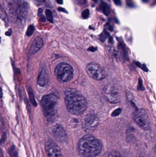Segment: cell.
I'll list each match as a JSON object with an SVG mask.
<instances>
[{
    "label": "cell",
    "mask_w": 156,
    "mask_h": 157,
    "mask_svg": "<svg viewBox=\"0 0 156 157\" xmlns=\"http://www.w3.org/2000/svg\"><path fill=\"white\" fill-rule=\"evenodd\" d=\"M102 143L91 134L81 138L78 143V151L82 157H96L102 152Z\"/></svg>",
    "instance_id": "1"
},
{
    "label": "cell",
    "mask_w": 156,
    "mask_h": 157,
    "mask_svg": "<svg viewBox=\"0 0 156 157\" xmlns=\"http://www.w3.org/2000/svg\"><path fill=\"white\" fill-rule=\"evenodd\" d=\"M65 102L67 110L73 115L83 114L87 107V101L84 97L72 89L65 91Z\"/></svg>",
    "instance_id": "2"
},
{
    "label": "cell",
    "mask_w": 156,
    "mask_h": 157,
    "mask_svg": "<svg viewBox=\"0 0 156 157\" xmlns=\"http://www.w3.org/2000/svg\"><path fill=\"white\" fill-rule=\"evenodd\" d=\"M43 113L47 120L53 122L55 120L57 113L58 98L54 94L44 96L41 101Z\"/></svg>",
    "instance_id": "3"
},
{
    "label": "cell",
    "mask_w": 156,
    "mask_h": 157,
    "mask_svg": "<svg viewBox=\"0 0 156 157\" xmlns=\"http://www.w3.org/2000/svg\"><path fill=\"white\" fill-rule=\"evenodd\" d=\"M54 74L57 80L65 82L72 80L73 75V69L72 66L67 63H62L57 65L54 70Z\"/></svg>",
    "instance_id": "4"
},
{
    "label": "cell",
    "mask_w": 156,
    "mask_h": 157,
    "mask_svg": "<svg viewBox=\"0 0 156 157\" xmlns=\"http://www.w3.org/2000/svg\"><path fill=\"white\" fill-rule=\"evenodd\" d=\"M133 119L142 129L146 131L150 130V120L149 114L144 109H139L135 111L133 113Z\"/></svg>",
    "instance_id": "5"
},
{
    "label": "cell",
    "mask_w": 156,
    "mask_h": 157,
    "mask_svg": "<svg viewBox=\"0 0 156 157\" xmlns=\"http://www.w3.org/2000/svg\"><path fill=\"white\" fill-rule=\"evenodd\" d=\"M102 94L104 99L110 103L116 104L121 101V97L119 91L112 85H105L102 90Z\"/></svg>",
    "instance_id": "6"
},
{
    "label": "cell",
    "mask_w": 156,
    "mask_h": 157,
    "mask_svg": "<svg viewBox=\"0 0 156 157\" xmlns=\"http://www.w3.org/2000/svg\"><path fill=\"white\" fill-rule=\"evenodd\" d=\"M86 71L89 76L97 81L103 80L107 75L104 68L96 63H88L86 67Z\"/></svg>",
    "instance_id": "7"
},
{
    "label": "cell",
    "mask_w": 156,
    "mask_h": 157,
    "mask_svg": "<svg viewBox=\"0 0 156 157\" xmlns=\"http://www.w3.org/2000/svg\"><path fill=\"white\" fill-rule=\"evenodd\" d=\"M99 119L94 113H89L84 119L82 123L83 130L90 133L93 132L99 124Z\"/></svg>",
    "instance_id": "8"
},
{
    "label": "cell",
    "mask_w": 156,
    "mask_h": 157,
    "mask_svg": "<svg viewBox=\"0 0 156 157\" xmlns=\"http://www.w3.org/2000/svg\"><path fill=\"white\" fill-rule=\"evenodd\" d=\"M45 149L48 157H64L59 146L51 139L46 142Z\"/></svg>",
    "instance_id": "9"
},
{
    "label": "cell",
    "mask_w": 156,
    "mask_h": 157,
    "mask_svg": "<svg viewBox=\"0 0 156 157\" xmlns=\"http://www.w3.org/2000/svg\"><path fill=\"white\" fill-rule=\"evenodd\" d=\"M52 133L54 138L58 142H64L67 139L66 132L64 128L60 125L57 124L54 126Z\"/></svg>",
    "instance_id": "10"
},
{
    "label": "cell",
    "mask_w": 156,
    "mask_h": 157,
    "mask_svg": "<svg viewBox=\"0 0 156 157\" xmlns=\"http://www.w3.org/2000/svg\"><path fill=\"white\" fill-rule=\"evenodd\" d=\"M44 43L43 39L40 36H37L32 43L29 50L31 54H35L43 48Z\"/></svg>",
    "instance_id": "11"
},
{
    "label": "cell",
    "mask_w": 156,
    "mask_h": 157,
    "mask_svg": "<svg viewBox=\"0 0 156 157\" xmlns=\"http://www.w3.org/2000/svg\"><path fill=\"white\" fill-rule=\"evenodd\" d=\"M49 82V78L47 71L46 68H43L38 77L37 83L41 87H45L48 85Z\"/></svg>",
    "instance_id": "12"
},
{
    "label": "cell",
    "mask_w": 156,
    "mask_h": 157,
    "mask_svg": "<svg viewBox=\"0 0 156 157\" xmlns=\"http://www.w3.org/2000/svg\"><path fill=\"white\" fill-rule=\"evenodd\" d=\"M100 8L102 10V12L106 16H108L110 13V9L109 5L104 2H101L100 5Z\"/></svg>",
    "instance_id": "13"
},
{
    "label": "cell",
    "mask_w": 156,
    "mask_h": 157,
    "mask_svg": "<svg viewBox=\"0 0 156 157\" xmlns=\"http://www.w3.org/2000/svg\"><path fill=\"white\" fill-rule=\"evenodd\" d=\"M0 17L2 20L5 22V24H7V23H8V22L7 15L1 4H0Z\"/></svg>",
    "instance_id": "14"
},
{
    "label": "cell",
    "mask_w": 156,
    "mask_h": 157,
    "mask_svg": "<svg viewBox=\"0 0 156 157\" xmlns=\"http://www.w3.org/2000/svg\"><path fill=\"white\" fill-rule=\"evenodd\" d=\"M28 95H29V99L30 102L32 103L34 106L36 107L37 106V103L35 101V97H34V93L33 91L31 88H29L28 89Z\"/></svg>",
    "instance_id": "15"
},
{
    "label": "cell",
    "mask_w": 156,
    "mask_h": 157,
    "mask_svg": "<svg viewBox=\"0 0 156 157\" xmlns=\"http://www.w3.org/2000/svg\"><path fill=\"white\" fill-rule=\"evenodd\" d=\"M104 157H124L119 152L116 151H113L105 155Z\"/></svg>",
    "instance_id": "16"
},
{
    "label": "cell",
    "mask_w": 156,
    "mask_h": 157,
    "mask_svg": "<svg viewBox=\"0 0 156 157\" xmlns=\"http://www.w3.org/2000/svg\"><path fill=\"white\" fill-rule=\"evenodd\" d=\"M46 15L48 20L51 23H53V17L52 13L50 9H46Z\"/></svg>",
    "instance_id": "17"
},
{
    "label": "cell",
    "mask_w": 156,
    "mask_h": 157,
    "mask_svg": "<svg viewBox=\"0 0 156 157\" xmlns=\"http://www.w3.org/2000/svg\"><path fill=\"white\" fill-rule=\"evenodd\" d=\"M9 153L11 157H18V152H17L16 147L14 146H11L9 150Z\"/></svg>",
    "instance_id": "18"
},
{
    "label": "cell",
    "mask_w": 156,
    "mask_h": 157,
    "mask_svg": "<svg viewBox=\"0 0 156 157\" xmlns=\"http://www.w3.org/2000/svg\"><path fill=\"white\" fill-rule=\"evenodd\" d=\"M35 30V27L33 25H30L28 28L27 30L26 31V35L28 36H30L32 35L34 33Z\"/></svg>",
    "instance_id": "19"
},
{
    "label": "cell",
    "mask_w": 156,
    "mask_h": 157,
    "mask_svg": "<svg viewBox=\"0 0 156 157\" xmlns=\"http://www.w3.org/2000/svg\"><path fill=\"white\" fill-rule=\"evenodd\" d=\"M89 10L88 9H86L85 10H84L82 14H81V17L84 18V19H87L89 17Z\"/></svg>",
    "instance_id": "20"
},
{
    "label": "cell",
    "mask_w": 156,
    "mask_h": 157,
    "mask_svg": "<svg viewBox=\"0 0 156 157\" xmlns=\"http://www.w3.org/2000/svg\"><path fill=\"white\" fill-rule=\"evenodd\" d=\"M6 139H7V135L5 133H4L1 137V139L0 140V144L2 145V144L4 143L5 141L6 140Z\"/></svg>",
    "instance_id": "21"
},
{
    "label": "cell",
    "mask_w": 156,
    "mask_h": 157,
    "mask_svg": "<svg viewBox=\"0 0 156 157\" xmlns=\"http://www.w3.org/2000/svg\"><path fill=\"white\" fill-rule=\"evenodd\" d=\"M58 11L59 12H63V13H66V14H68V12L65 8H61V7H59V8H58Z\"/></svg>",
    "instance_id": "22"
},
{
    "label": "cell",
    "mask_w": 156,
    "mask_h": 157,
    "mask_svg": "<svg viewBox=\"0 0 156 157\" xmlns=\"http://www.w3.org/2000/svg\"><path fill=\"white\" fill-rule=\"evenodd\" d=\"M5 35L7 36H10L12 35V29H9V30L5 33Z\"/></svg>",
    "instance_id": "23"
},
{
    "label": "cell",
    "mask_w": 156,
    "mask_h": 157,
    "mask_svg": "<svg viewBox=\"0 0 156 157\" xmlns=\"http://www.w3.org/2000/svg\"><path fill=\"white\" fill-rule=\"evenodd\" d=\"M40 17L41 21L43 23L46 22V17H45L44 15L42 14V15H41Z\"/></svg>",
    "instance_id": "24"
},
{
    "label": "cell",
    "mask_w": 156,
    "mask_h": 157,
    "mask_svg": "<svg viewBox=\"0 0 156 157\" xmlns=\"http://www.w3.org/2000/svg\"><path fill=\"white\" fill-rule=\"evenodd\" d=\"M113 1L117 6H120L121 5V0H113Z\"/></svg>",
    "instance_id": "25"
},
{
    "label": "cell",
    "mask_w": 156,
    "mask_h": 157,
    "mask_svg": "<svg viewBox=\"0 0 156 157\" xmlns=\"http://www.w3.org/2000/svg\"><path fill=\"white\" fill-rule=\"evenodd\" d=\"M43 14V9L41 8L38 9V16L40 17L41 15H42Z\"/></svg>",
    "instance_id": "26"
},
{
    "label": "cell",
    "mask_w": 156,
    "mask_h": 157,
    "mask_svg": "<svg viewBox=\"0 0 156 157\" xmlns=\"http://www.w3.org/2000/svg\"><path fill=\"white\" fill-rule=\"evenodd\" d=\"M56 1L57 3H58V4H60V5H62V4H63V0H56Z\"/></svg>",
    "instance_id": "27"
},
{
    "label": "cell",
    "mask_w": 156,
    "mask_h": 157,
    "mask_svg": "<svg viewBox=\"0 0 156 157\" xmlns=\"http://www.w3.org/2000/svg\"><path fill=\"white\" fill-rule=\"evenodd\" d=\"M2 97H3V93H2V91L1 87H0V98H2Z\"/></svg>",
    "instance_id": "28"
},
{
    "label": "cell",
    "mask_w": 156,
    "mask_h": 157,
    "mask_svg": "<svg viewBox=\"0 0 156 157\" xmlns=\"http://www.w3.org/2000/svg\"><path fill=\"white\" fill-rule=\"evenodd\" d=\"M109 29H110V31H113V27L112 26L110 25V26H109Z\"/></svg>",
    "instance_id": "29"
},
{
    "label": "cell",
    "mask_w": 156,
    "mask_h": 157,
    "mask_svg": "<svg viewBox=\"0 0 156 157\" xmlns=\"http://www.w3.org/2000/svg\"><path fill=\"white\" fill-rule=\"evenodd\" d=\"M139 157H146V156H145V155L144 154H142L141 153L140 155H139Z\"/></svg>",
    "instance_id": "30"
},
{
    "label": "cell",
    "mask_w": 156,
    "mask_h": 157,
    "mask_svg": "<svg viewBox=\"0 0 156 157\" xmlns=\"http://www.w3.org/2000/svg\"><path fill=\"white\" fill-rule=\"evenodd\" d=\"M142 1L144 3H147V2H149V0H142Z\"/></svg>",
    "instance_id": "31"
},
{
    "label": "cell",
    "mask_w": 156,
    "mask_h": 157,
    "mask_svg": "<svg viewBox=\"0 0 156 157\" xmlns=\"http://www.w3.org/2000/svg\"><path fill=\"white\" fill-rule=\"evenodd\" d=\"M83 1L85 3H86L87 2V0H83Z\"/></svg>",
    "instance_id": "32"
},
{
    "label": "cell",
    "mask_w": 156,
    "mask_h": 157,
    "mask_svg": "<svg viewBox=\"0 0 156 157\" xmlns=\"http://www.w3.org/2000/svg\"><path fill=\"white\" fill-rule=\"evenodd\" d=\"M1 38L0 37V43H1Z\"/></svg>",
    "instance_id": "33"
}]
</instances>
